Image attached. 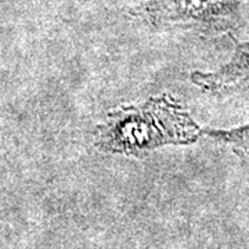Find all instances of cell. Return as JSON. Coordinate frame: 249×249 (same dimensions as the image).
<instances>
[{
	"label": "cell",
	"mask_w": 249,
	"mask_h": 249,
	"mask_svg": "<svg viewBox=\"0 0 249 249\" xmlns=\"http://www.w3.org/2000/svg\"><path fill=\"white\" fill-rule=\"evenodd\" d=\"M199 134L186 108L169 94H162L142 106L111 111L94 130V145L108 154L140 155L165 145L193 144Z\"/></svg>",
	"instance_id": "1"
},
{
	"label": "cell",
	"mask_w": 249,
	"mask_h": 249,
	"mask_svg": "<svg viewBox=\"0 0 249 249\" xmlns=\"http://www.w3.org/2000/svg\"><path fill=\"white\" fill-rule=\"evenodd\" d=\"M191 82L205 91L213 94H229L249 89V43H238L231 60L219 71L196 72Z\"/></svg>",
	"instance_id": "2"
},
{
	"label": "cell",
	"mask_w": 249,
	"mask_h": 249,
	"mask_svg": "<svg viewBox=\"0 0 249 249\" xmlns=\"http://www.w3.org/2000/svg\"><path fill=\"white\" fill-rule=\"evenodd\" d=\"M240 0H170L165 10V18L217 24L231 14Z\"/></svg>",
	"instance_id": "3"
},
{
	"label": "cell",
	"mask_w": 249,
	"mask_h": 249,
	"mask_svg": "<svg viewBox=\"0 0 249 249\" xmlns=\"http://www.w3.org/2000/svg\"><path fill=\"white\" fill-rule=\"evenodd\" d=\"M201 133L213 139L220 144L230 147L232 151L249 157V124L242 127H235L230 130H216V129H202Z\"/></svg>",
	"instance_id": "4"
}]
</instances>
